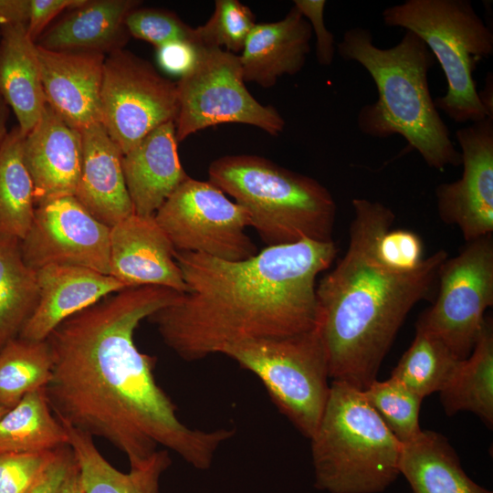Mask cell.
Returning <instances> with one entry per match:
<instances>
[{
    "mask_svg": "<svg viewBox=\"0 0 493 493\" xmlns=\"http://www.w3.org/2000/svg\"><path fill=\"white\" fill-rule=\"evenodd\" d=\"M180 294L157 286L124 288L68 317L46 340L53 365L45 392L53 414L108 440L127 456L130 467L143 464L162 446L205 470L235 434L185 425L155 381V358L135 345L140 322Z\"/></svg>",
    "mask_w": 493,
    "mask_h": 493,
    "instance_id": "6da1fadb",
    "label": "cell"
},
{
    "mask_svg": "<svg viewBox=\"0 0 493 493\" xmlns=\"http://www.w3.org/2000/svg\"><path fill=\"white\" fill-rule=\"evenodd\" d=\"M333 241L269 246L242 261L175 251L186 291L148 320L180 358L197 361L228 344L317 326L316 279L334 260Z\"/></svg>",
    "mask_w": 493,
    "mask_h": 493,
    "instance_id": "7a4b0ae2",
    "label": "cell"
},
{
    "mask_svg": "<svg viewBox=\"0 0 493 493\" xmlns=\"http://www.w3.org/2000/svg\"><path fill=\"white\" fill-rule=\"evenodd\" d=\"M349 244L336 267L316 287L317 328L330 379L364 391L413 307L428 297L437 280L445 250L427 257L415 269L400 271L377 253L382 234L395 215L378 201L354 198Z\"/></svg>",
    "mask_w": 493,
    "mask_h": 493,
    "instance_id": "3957f363",
    "label": "cell"
},
{
    "mask_svg": "<svg viewBox=\"0 0 493 493\" xmlns=\"http://www.w3.org/2000/svg\"><path fill=\"white\" fill-rule=\"evenodd\" d=\"M337 51L343 59L362 66L377 89V100L362 106L357 115L363 134H398L436 170L461 164L460 152L429 89L427 76L435 58L420 37L406 31L398 44L381 48L370 30L355 26L343 33Z\"/></svg>",
    "mask_w": 493,
    "mask_h": 493,
    "instance_id": "277c9868",
    "label": "cell"
},
{
    "mask_svg": "<svg viewBox=\"0 0 493 493\" xmlns=\"http://www.w3.org/2000/svg\"><path fill=\"white\" fill-rule=\"evenodd\" d=\"M208 181L246 212L267 247L304 239L333 241L335 201L311 177L261 156L238 154L213 161Z\"/></svg>",
    "mask_w": 493,
    "mask_h": 493,
    "instance_id": "5b68a950",
    "label": "cell"
},
{
    "mask_svg": "<svg viewBox=\"0 0 493 493\" xmlns=\"http://www.w3.org/2000/svg\"><path fill=\"white\" fill-rule=\"evenodd\" d=\"M316 488L329 493H380L399 472L402 444L363 392L331 381L320 423L310 437Z\"/></svg>",
    "mask_w": 493,
    "mask_h": 493,
    "instance_id": "8992f818",
    "label": "cell"
},
{
    "mask_svg": "<svg viewBox=\"0 0 493 493\" xmlns=\"http://www.w3.org/2000/svg\"><path fill=\"white\" fill-rule=\"evenodd\" d=\"M387 26L420 37L437 59L446 92L434 99L438 110L456 123L490 117L482 104L473 73L477 63L493 54V34L467 0H406L382 13Z\"/></svg>",
    "mask_w": 493,
    "mask_h": 493,
    "instance_id": "52a82bcc",
    "label": "cell"
},
{
    "mask_svg": "<svg viewBox=\"0 0 493 493\" xmlns=\"http://www.w3.org/2000/svg\"><path fill=\"white\" fill-rule=\"evenodd\" d=\"M221 354L254 373L279 412L310 439L330 389L327 354L317 326L292 335L231 343Z\"/></svg>",
    "mask_w": 493,
    "mask_h": 493,
    "instance_id": "ba28073f",
    "label": "cell"
},
{
    "mask_svg": "<svg viewBox=\"0 0 493 493\" xmlns=\"http://www.w3.org/2000/svg\"><path fill=\"white\" fill-rule=\"evenodd\" d=\"M177 142L221 123L257 127L272 136L285 121L271 105L259 103L245 86L239 56L219 47H197L195 59L176 83Z\"/></svg>",
    "mask_w": 493,
    "mask_h": 493,
    "instance_id": "9c48e42d",
    "label": "cell"
},
{
    "mask_svg": "<svg viewBox=\"0 0 493 493\" xmlns=\"http://www.w3.org/2000/svg\"><path fill=\"white\" fill-rule=\"evenodd\" d=\"M435 303L419 317L415 329L439 339L459 360L473 351L493 305V237L467 242L441 265Z\"/></svg>",
    "mask_w": 493,
    "mask_h": 493,
    "instance_id": "30bf717a",
    "label": "cell"
},
{
    "mask_svg": "<svg viewBox=\"0 0 493 493\" xmlns=\"http://www.w3.org/2000/svg\"><path fill=\"white\" fill-rule=\"evenodd\" d=\"M175 251L204 254L226 261H242L257 248L245 233L246 212L209 181L190 176L154 215Z\"/></svg>",
    "mask_w": 493,
    "mask_h": 493,
    "instance_id": "8fae6325",
    "label": "cell"
},
{
    "mask_svg": "<svg viewBox=\"0 0 493 493\" xmlns=\"http://www.w3.org/2000/svg\"><path fill=\"white\" fill-rule=\"evenodd\" d=\"M177 112L176 83L123 48L106 56L100 123L122 154L157 127L175 121Z\"/></svg>",
    "mask_w": 493,
    "mask_h": 493,
    "instance_id": "7c38bea8",
    "label": "cell"
},
{
    "mask_svg": "<svg viewBox=\"0 0 493 493\" xmlns=\"http://www.w3.org/2000/svg\"><path fill=\"white\" fill-rule=\"evenodd\" d=\"M110 231L74 196L58 198L36 207L22 255L34 270L71 265L110 275Z\"/></svg>",
    "mask_w": 493,
    "mask_h": 493,
    "instance_id": "4fadbf2b",
    "label": "cell"
},
{
    "mask_svg": "<svg viewBox=\"0 0 493 493\" xmlns=\"http://www.w3.org/2000/svg\"><path fill=\"white\" fill-rule=\"evenodd\" d=\"M463 173L436 186L440 218L456 226L466 242L493 233V118L458 129Z\"/></svg>",
    "mask_w": 493,
    "mask_h": 493,
    "instance_id": "5bb4252c",
    "label": "cell"
},
{
    "mask_svg": "<svg viewBox=\"0 0 493 493\" xmlns=\"http://www.w3.org/2000/svg\"><path fill=\"white\" fill-rule=\"evenodd\" d=\"M174 252L154 216L133 214L110 227V276L126 288L157 286L184 293Z\"/></svg>",
    "mask_w": 493,
    "mask_h": 493,
    "instance_id": "9a60e30c",
    "label": "cell"
},
{
    "mask_svg": "<svg viewBox=\"0 0 493 493\" xmlns=\"http://www.w3.org/2000/svg\"><path fill=\"white\" fill-rule=\"evenodd\" d=\"M37 54L47 105L80 132L100 123V89L106 55L54 51L37 45Z\"/></svg>",
    "mask_w": 493,
    "mask_h": 493,
    "instance_id": "2e32d148",
    "label": "cell"
},
{
    "mask_svg": "<svg viewBox=\"0 0 493 493\" xmlns=\"http://www.w3.org/2000/svg\"><path fill=\"white\" fill-rule=\"evenodd\" d=\"M22 152L34 185L36 207L74 196L81 171V132L47 104L34 128L24 137Z\"/></svg>",
    "mask_w": 493,
    "mask_h": 493,
    "instance_id": "e0dca14e",
    "label": "cell"
},
{
    "mask_svg": "<svg viewBox=\"0 0 493 493\" xmlns=\"http://www.w3.org/2000/svg\"><path fill=\"white\" fill-rule=\"evenodd\" d=\"M36 271L38 302L18 336L28 341H46L68 317L127 288L110 275L79 266L54 264Z\"/></svg>",
    "mask_w": 493,
    "mask_h": 493,
    "instance_id": "ac0fdd59",
    "label": "cell"
},
{
    "mask_svg": "<svg viewBox=\"0 0 493 493\" xmlns=\"http://www.w3.org/2000/svg\"><path fill=\"white\" fill-rule=\"evenodd\" d=\"M174 121L147 134L122 155V170L133 213L154 216L169 195L189 175L177 152Z\"/></svg>",
    "mask_w": 493,
    "mask_h": 493,
    "instance_id": "d6986e66",
    "label": "cell"
},
{
    "mask_svg": "<svg viewBox=\"0 0 493 493\" xmlns=\"http://www.w3.org/2000/svg\"><path fill=\"white\" fill-rule=\"evenodd\" d=\"M82 163L74 197L111 227L133 215L122 170V152L101 123L81 131Z\"/></svg>",
    "mask_w": 493,
    "mask_h": 493,
    "instance_id": "ffe728a7",
    "label": "cell"
},
{
    "mask_svg": "<svg viewBox=\"0 0 493 493\" xmlns=\"http://www.w3.org/2000/svg\"><path fill=\"white\" fill-rule=\"evenodd\" d=\"M312 29L293 5L284 18L256 24L239 56L245 82L274 86L285 75H295L310 52Z\"/></svg>",
    "mask_w": 493,
    "mask_h": 493,
    "instance_id": "44dd1931",
    "label": "cell"
},
{
    "mask_svg": "<svg viewBox=\"0 0 493 493\" xmlns=\"http://www.w3.org/2000/svg\"><path fill=\"white\" fill-rule=\"evenodd\" d=\"M140 3L137 0H86L47 28L36 44L54 51L104 55L121 49L130 37L125 19Z\"/></svg>",
    "mask_w": 493,
    "mask_h": 493,
    "instance_id": "7402d4cb",
    "label": "cell"
},
{
    "mask_svg": "<svg viewBox=\"0 0 493 493\" xmlns=\"http://www.w3.org/2000/svg\"><path fill=\"white\" fill-rule=\"evenodd\" d=\"M0 96L26 136L47 106L37 45L23 24L0 25Z\"/></svg>",
    "mask_w": 493,
    "mask_h": 493,
    "instance_id": "603a6c76",
    "label": "cell"
},
{
    "mask_svg": "<svg viewBox=\"0 0 493 493\" xmlns=\"http://www.w3.org/2000/svg\"><path fill=\"white\" fill-rule=\"evenodd\" d=\"M399 472L413 493H492L466 474L448 440L431 430L402 444Z\"/></svg>",
    "mask_w": 493,
    "mask_h": 493,
    "instance_id": "cb8c5ba5",
    "label": "cell"
},
{
    "mask_svg": "<svg viewBox=\"0 0 493 493\" xmlns=\"http://www.w3.org/2000/svg\"><path fill=\"white\" fill-rule=\"evenodd\" d=\"M63 425L80 470L85 493H159L161 477L171 465L168 450H157L141 466L122 472L100 454L92 436Z\"/></svg>",
    "mask_w": 493,
    "mask_h": 493,
    "instance_id": "d4e9b609",
    "label": "cell"
},
{
    "mask_svg": "<svg viewBox=\"0 0 493 493\" xmlns=\"http://www.w3.org/2000/svg\"><path fill=\"white\" fill-rule=\"evenodd\" d=\"M448 416L468 411L477 415L488 428L493 425V323L486 317L470 355L459 361L439 392Z\"/></svg>",
    "mask_w": 493,
    "mask_h": 493,
    "instance_id": "484cf974",
    "label": "cell"
},
{
    "mask_svg": "<svg viewBox=\"0 0 493 493\" xmlns=\"http://www.w3.org/2000/svg\"><path fill=\"white\" fill-rule=\"evenodd\" d=\"M66 446L67 430L53 414L45 387L27 393L0 418V454L48 452Z\"/></svg>",
    "mask_w": 493,
    "mask_h": 493,
    "instance_id": "4316f807",
    "label": "cell"
},
{
    "mask_svg": "<svg viewBox=\"0 0 493 493\" xmlns=\"http://www.w3.org/2000/svg\"><path fill=\"white\" fill-rule=\"evenodd\" d=\"M38 298L37 271L25 262L21 240L0 236V351L19 336Z\"/></svg>",
    "mask_w": 493,
    "mask_h": 493,
    "instance_id": "83f0119b",
    "label": "cell"
},
{
    "mask_svg": "<svg viewBox=\"0 0 493 493\" xmlns=\"http://www.w3.org/2000/svg\"><path fill=\"white\" fill-rule=\"evenodd\" d=\"M24 135L18 127L0 145V236L22 240L32 224L34 185L22 152Z\"/></svg>",
    "mask_w": 493,
    "mask_h": 493,
    "instance_id": "f1b7e54d",
    "label": "cell"
},
{
    "mask_svg": "<svg viewBox=\"0 0 493 493\" xmlns=\"http://www.w3.org/2000/svg\"><path fill=\"white\" fill-rule=\"evenodd\" d=\"M52 365L47 341H10L0 351V406L11 409L27 393L46 387Z\"/></svg>",
    "mask_w": 493,
    "mask_h": 493,
    "instance_id": "f546056e",
    "label": "cell"
},
{
    "mask_svg": "<svg viewBox=\"0 0 493 493\" xmlns=\"http://www.w3.org/2000/svg\"><path fill=\"white\" fill-rule=\"evenodd\" d=\"M459 361L439 339L415 329L410 347L392 371L391 376L424 399L440 392Z\"/></svg>",
    "mask_w": 493,
    "mask_h": 493,
    "instance_id": "4dcf8cb0",
    "label": "cell"
},
{
    "mask_svg": "<svg viewBox=\"0 0 493 493\" xmlns=\"http://www.w3.org/2000/svg\"><path fill=\"white\" fill-rule=\"evenodd\" d=\"M362 392L401 444L410 442L420 434L419 412L423 398L401 381L392 376L385 381L375 380Z\"/></svg>",
    "mask_w": 493,
    "mask_h": 493,
    "instance_id": "1f68e13d",
    "label": "cell"
},
{
    "mask_svg": "<svg viewBox=\"0 0 493 493\" xmlns=\"http://www.w3.org/2000/svg\"><path fill=\"white\" fill-rule=\"evenodd\" d=\"M256 25L251 9L237 0H216L208 21L194 28L197 47H219L241 52Z\"/></svg>",
    "mask_w": 493,
    "mask_h": 493,
    "instance_id": "d6a6232c",
    "label": "cell"
},
{
    "mask_svg": "<svg viewBox=\"0 0 493 493\" xmlns=\"http://www.w3.org/2000/svg\"><path fill=\"white\" fill-rule=\"evenodd\" d=\"M125 26L130 36L156 48L173 43H185L196 48L194 28L169 11L137 7L127 16Z\"/></svg>",
    "mask_w": 493,
    "mask_h": 493,
    "instance_id": "836d02e7",
    "label": "cell"
},
{
    "mask_svg": "<svg viewBox=\"0 0 493 493\" xmlns=\"http://www.w3.org/2000/svg\"><path fill=\"white\" fill-rule=\"evenodd\" d=\"M57 450L0 454V493H26Z\"/></svg>",
    "mask_w": 493,
    "mask_h": 493,
    "instance_id": "e575fe53",
    "label": "cell"
},
{
    "mask_svg": "<svg viewBox=\"0 0 493 493\" xmlns=\"http://www.w3.org/2000/svg\"><path fill=\"white\" fill-rule=\"evenodd\" d=\"M380 259L388 267L400 270L415 269L425 259L421 238L406 229H388L381 235L377 243Z\"/></svg>",
    "mask_w": 493,
    "mask_h": 493,
    "instance_id": "d590c367",
    "label": "cell"
},
{
    "mask_svg": "<svg viewBox=\"0 0 493 493\" xmlns=\"http://www.w3.org/2000/svg\"><path fill=\"white\" fill-rule=\"evenodd\" d=\"M325 0H295L294 6L310 24L316 36V58L319 64L329 66L335 54V40L324 24Z\"/></svg>",
    "mask_w": 493,
    "mask_h": 493,
    "instance_id": "8d00e7d4",
    "label": "cell"
},
{
    "mask_svg": "<svg viewBox=\"0 0 493 493\" xmlns=\"http://www.w3.org/2000/svg\"><path fill=\"white\" fill-rule=\"evenodd\" d=\"M74 462V454L69 446L58 448L26 493H58Z\"/></svg>",
    "mask_w": 493,
    "mask_h": 493,
    "instance_id": "74e56055",
    "label": "cell"
},
{
    "mask_svg": "<svg viewBox=\"0 0 493 493\" xmlns=\"http://www.w3.org/2000/svg\"><path fill=\"white\" fill-rule=\"evenodd\" d=\"M86 0H30L27 34L33 42L47 28L48 24L62 11L82 5Z\"/></svg>",
    "mask_w": 493,
    "mask_h": 493,
    "instance_id": "f35d334b",
    "label": "cell"
},
{
    "mask_svg": "<svg viewBox=\"0 0 493 493\" xmlns=\"http://www.w3.org/2000/svg\"><path fill=\"white\" fill-rule=\"evenodd\" d=\"M196 48L185 43H173L157 48L160 65L167 71L181 76L193 65Z\"/></svg>",
    "mask_w": 493,
    "mask_h": 493,
    "instance_id": "ab89813d",
    "label": "cell"
},
{
    "mask_svg": "<svg viewBox=\"0 0 493 493\" xmlns=\"http://www.w3.org/2000/svg\"><path fill=\"white\" fill-rule=\"evenodd\" d=\"M30 0H0V25H27Z\"/></svg>",
    "mask_w": 493,
    "mask_h": 493,
    "instance_id": "60d3db41",
    "label": "cell"
},
{
    "mask_svg": "<svg viewBox=\"0 0 493 493\" xmlns=\"http://www.w3.org/2000/svg\"><path fill=\"white\" fill-rule=\"evenodd\" d=\"M58 493H85L80 470L76 459L62 483Z\"/></svg>",
    "mask_w": 493,
    "mask_h": 493,
    "instance_id": "b9f144b4",
    "label": "cell"
},
{
    "mask_svg": "<svg viewBox=\"0 0 493 493\" xmlns=\"http://www.w3.org/2000/svg\"><path fill=\"white\" fill-rule=\"evenodd\" d=\"M493 78L488 72L483 90L478 91L479 99L490 117H493Z\"/></svg>",
    "mask_w": 493,
    "mask_h": 493,
    "instance_id": "7bdbcfd3",
    "label": "cell"
},
{
    "mask_svg": "<svg viewBox=\"0 0 493 493\" xmlns=\"http://www.w3.org/2000/svg\"><path fill=\"white\" fill-rule=\"evenodd\" d=\"M9 107L4 100V99L0 96V145L2 142L5 140L6 134L8 133L7 131V121L9 118Z\"/></svg>",
    "mask_w": 493,
    "mask_h": 493,
    "instance_id": "ee69618b",
    "label": "cell"
},
{
    "mask_svg": "<svg viewBox=\"0 0 493 493\" xmlns=\"http://www.w3.org/2000/svg\"><path fill=\"white\" fill-rule=\"evenodd\" d=\"M9 409L0 406V418L8 411Z\"/></svg>",
    "mask_w": 493,
    "mask_h": 493,
    "instance_id": "f6af8a7d",
    "label": "cell"
}]
</instances>
